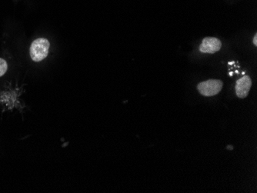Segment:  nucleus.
Here are the masks:
<instances>
[{
  "label": "nucleus",
  "mask_w": 257,
  "mask_h": 193,
  "mask_svg": "<svg viewBox=\"0 0 257 193\" xmlns=\"http://www.w3.org/2000/svg\"><path fill=\"white\" fill-rule=\"evenodd\" d=\"M50 42L46 39L40 38L34 40L30 47V56L35 62H40L46 58L50 50Z\"/></svg>",
  "instance_id": "nucleus-1"
},
{
  "label": "nucleus",
  "mask_w": 257,
  "mask_h": 193,
  "mask_svg": "<svg viewBox=\"0 0 257 193\" xmlns=\"http://www.w3.org/2000/svg\"><path fill=\"white\" fill-rule=\"evenodd\" d=\"M223 86V82L221 80L209 79L198 85L197 89L203 96H213L217 95L222 90Z\"/></svg>",
  "instance_id": "nucleus-2"
},
{
  "label": "nucleus",
  "mask_w": 257,
  "mask_h": 193,
  "mask_svg": "<svg viewBox=\"0 0 257 193\" xmlns=\"http://www.w3.org/2000/svg\"><path fill=\"white\" fill-rule=\"evenodd\" d=\"M222 43L220 40L214 37H206L203 39L202 44L200 45V50L201 53L213 54L220 50Z\"/></svg>",
  "instance_id": "nucleus-3"
},
{
  "label": "nucleus",
  "mask_w": 257,
  "mask_h": 193,
  "mask_svg": "<svg viewBox=\"0 0 257 193\" xmlns=\"http://www.w3.org/2000/svg\"><path fill=\"white\" fill-rule=\"evenodd\" d=\"M252 86V79L249 76H242L241 79H238L236 83V96L239 99H244L249 94Z\"/></svg>",
  "instance_id": "nucleus-4"
},
{
  "label": "nucleus",
  "mask_w": 257,
  "mask_h": 193,
  "mask_svg": "<svg viewBox=\"0 0 257 193\" xmlns=\"http://www.w3.org/2000/svg\"><path fill=\"white\" fill-rule=\"evenodd\" d=\"M8 70V64L6 60L0 58V77L4 76Z\"/></svg>",
  "instance_id": "nucleus-5"
},
{
  "label": "nucleus",
  "mask_w": 257,
  "mask_h": 193,
  "mask_svg": "<svg viewBox=\"0 0 257 193\" xmlns=\"http://www.w3.org/2000/svg\"><path fill=\"white\" fill-rule=\"evenodd\" d=\"M253 44L257 46V33H255L253 37Z\"/></svg>",
  "instance_id": "nucleus-6"
}]
</instances>
